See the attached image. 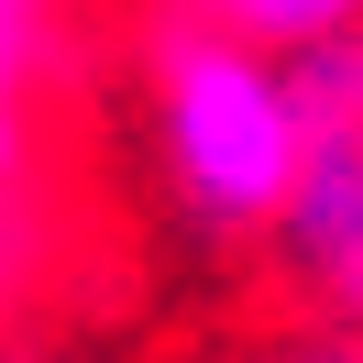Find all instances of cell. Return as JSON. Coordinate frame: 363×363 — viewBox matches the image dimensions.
<instances>
[{"label":"cell","mask_w":363,"mask_h":363,"mask_svg":"<svg viewBox=\"0 0 363 363\" xmlns=\"http://www.w3.org/2000/svg\"><path fill=\"white\" fill-rule=\"evenodd\" d=\"M133 77H143V143H155L165 209L187 220V242H264L297 177V143H308L286 55H264L253 33L187 0H155L133 33Z\"/></svg>","instance_id":"6da1fadb"},{"label":"cell","mask_w":363,"mask_h":363,"mask_svg":"<svg viewBox=\"0 0 363 363\" xmlns=\"http://www.w3.org/2000/svg\"><path fill=\"white\" fill-rule=\"evenodd\" d=\"M264 253L297 286V308L363 319V121H308L297 177L264 220Z\"/></svg>","instance_id":"7a4b0ae2"},{"label":"cell","mask_w":363,"mask_h":363,"mask_svg":"<svg viewBox=\"0 0 363 363\" xmlns=\"http://www.w3.org/2000/svg\"><path fill=\"white\" fill-rule=\"evenodd\" d=\"M77 0H0V199H33L45 165V99L67 77Z\"/></svg>","instance_id":"3957f363"},{"label":"cell","mask_w":363,"mask_h":363,"mask_svg":"<svg viewBox=\"0 0 363 363\" xmlns=\"http://www.w3.org/2000/svg\"><path fill=\"white\" fill-rule=\"evenodd\" d=\"M187 11L253 33L264 55H297V45H319V33H352L363 23V0H187Z\"/></svg>","instance_id":"277c9868"},{"label":"cell","mask_w":363,"mask_h":363,"mask_svg":"<svg viewBox=\"0 0 363 363\" xmlns=\"http://www.w3.org/2000/svg\"><path fill=\"white\" fill-rule=\"evenodd\" d=\"M231 363H363V319H330V308L275 319V330H264V341H242Z\"/></svg>","instance_id":"5b68a950"}]
</instances>
